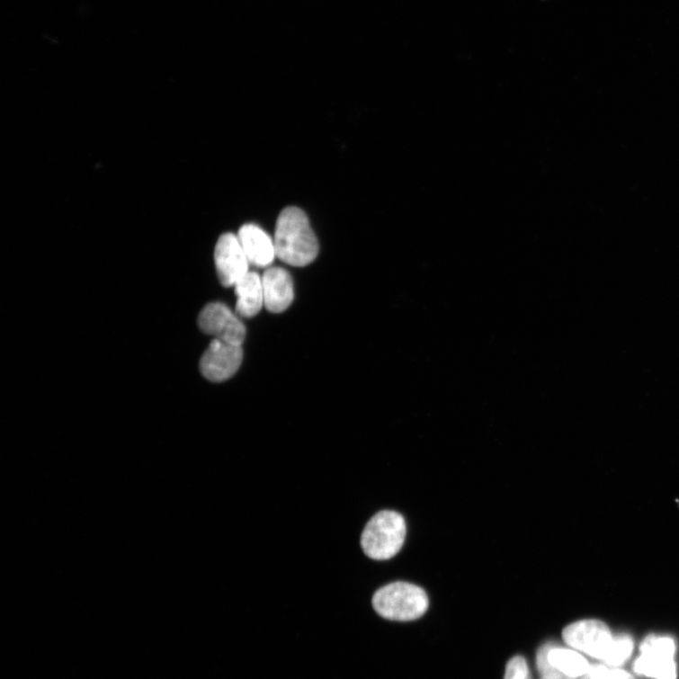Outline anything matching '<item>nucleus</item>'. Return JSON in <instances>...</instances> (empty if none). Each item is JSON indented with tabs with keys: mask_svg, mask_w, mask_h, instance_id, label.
I'll return each instance as SVG.
<instances>
[{
	"mask_svg": "<svg viewBox=\"0 0 679 679\" xmlns=\"http://www.w3.org/2000/svg\"><path fill=\"white\" fill-rule=\"evenodd\" d=\"M242 362V345L213 339L201 360V371L210 381L223 382L235 376Z\"/></svg>",
	"mask_w": 679,
	"mask_h": 679,
	"instance_id": "nucleus-6",
	"label": "nucleus"
},
{
	"mask_svg": "<svg viewBox=\"0 0 679 679\" xmlns=\"http://www.w3.org/2000/svg\"><path fill=\"white\" fill-rule=\"evenodd\" d=\"M238 298L237 314L239 317L251 318L257 316L264 305L262 278L256 272L248 273L236 284Z\"/></svg>",
	"mask_w": 679,
	"mask_h": 679,
	"instance_id": "nucleus-10",
	"label": "nucleus"
},
{
	"mask_svg": "<svg viewBox=\"0 0 679 679\" xmlns=\"http://www.w3.org/2000/svg\"><path fill=\"white\" fill-rule=\"evenodd\" d=\"M250 264L258 268L268 267L277 257L274 239L255 224L241 227L237 235Z\"/></svg>",
	"mask_w": 679,
	"mask_h": 679,
	"instance_id": "nucleus-9",
	"label": "nucleus"
},
{
	"mask_svg": "<svg viewBox=\"0 0 679 679\" xmlns=\"http://www.w3.org/2000/svg\"><path fill=\"white\" fill-rule=\"evenodd\" d=\"M638 674L656 679H675L674 657L659 654H642L634 666Z\"/></svg>",
	"mask_w": 679,
	"mask_h": 679,
	"instance_id": "nucleus-12",
	"label": "nucleus"
},
{
	"mask_svg": "<svg viewBox=\"0 0 679 679\" xmlns=\"http://www.w3.org/2000/svg\"><path fill=\"white\" fill-rule=\"evenodd\" d=\"M407 535L404 517L393 511L374 515L362 532L361 546L367 557L385 560L395 557L402 549Z\"/></svg>",
	"mask_w": 679,
	"mask_h": 679,
	"instance_id": "nucleus-3",
	"label": "nucleus"
},
{
	"mask_svg": "<svg viewBox=\"0 0 679 679\" xmlns=\"http://www.w3.org/2000/svg\"><path fill=\"white\" fill-rule=\"evenodd\" d=\"M675 650L672 639L666 637H648L641 646L642 654H659L674 657Z\"/></svg>",
	"mask_w": 679,
	"mask_h": 679,
	"instance_id": "nucleus-14",
	"label": "nucleus"
},
{
	"mask_svg": "<svg viewBox=\"0 0 679 679\" xmlns=\"http://www.w3.org/2000/svg\"><path fill=\"white\" fill-rule=\"evenodd\" d=\"M215 261L220 282L225 287H235L249 272V262L239 238L225 234L216 246Z\"/></svg>",
	"mask_w": 679,
	"mask_h": 679,
	"instance_id": "nucleus-7",
	"label": "nucleus"
},
{
	"mask_svg": "<svg viewBox=\"0 0 679 679\" xmlns=\"http://www.w3.org/2000/svg\"><path fill=\"white\" fill-rule=\"evenodd\" d=\"M608 679H634V677L624 670L609 669Z\"/></svg>",
	"mask_w": 679,
	"mask_h": 679,
	"instance_id": "nucleus-18",
	"label": "nucleus"
},
{
	"mask_svg": "<svg viewBox=\"0 0 679 679\" xmlns=\"http://www.w3.org/2000/svg\"><path fill=\"white\" fill-rule=\"evenodd\" d=\"M541 679H576L575 677L568 676L560 673L558 670H553L546 675H541Z\"/></svg>",
	"mask_w": 679,
	"mask_h": 679,
	"instance_id": "nucleus-19",
	"label": "nucleus"
},
{
	"mask_svg": "<svg viewBox=\"0 0 679 679\" xmlns=\"http://www.w3.org/2000/svg\"><path fill=\"white\" fill-rule=\"evenodd\" d=\"M372 604L377 613L385 619L409 622L428 611L430 600L421 587L398 581L377 591Z\"/></svg>",
	"mask_w": 679,
	"mask_h": 679,
	"instance_id": "nucleus-2",
	"label": "nucleus"
},
{
	"mask_svg": "<svg viewBox=\"0 0 679 679\" xmlns=\"http://www.w3.org/2000/svg\"><path fill=\"white\" fill-rule=\"evenodd\" d=\"M608 671L604 666H590L588 671L581 676V679H608Z\"/></svg>",
	"mask_w": 679,
	"mask_h": 679,
	"instance_id": "nucleus-17",
	"label": "nucleus"
},
{
	"mask_svg": "<svg viewBox=\"0 0 679 679\" xmlns=\"http://www.w3.org/2000/svg\"><path fill=\"white\" fill-rule=\"evenodd\" d=\"M632 651L633 641L630 636L621 635L615 637L603 662L611 666L623 665L631 656Z\"/></svg>",
	"mask_w": 679,
	"mask_h": 679,
	"instance_id": "nucleus-13",
	"label": "nucleus"
},
{
	"mask_svg": "<svg viewBox=\"0 0 679 679\" xmlns=\"http://www.w3.org/2000/svg\"><path fill=\"white\" fill-rule=\"evenodd\" d=\"M201 331L215 339L242 345L246 339V327L239 317L225 304L217 302L207 305L200 315Z\"/></svg>",
	"mask_w": 679,
	"mask_h": 679,
	"instance_id": "nucleus-5",
	"label": "nucleus"
},
{
	"mask_svg": "<svg viewBox=\"0 0 679 679\" xmlns=\"http://www.w3.org/2000/svg\"><path fill=\"white\" fill-rule=\"evenodd\" d=\"M552 647V644L543 645L537 652L536 665L540 675H546L555 670L549 661V653Z\"/></svg>",
	"mask_w": 679,
	"mask_h": 679,
	"instance_id": "nucleus-16",
	"label": "nucleus"
},
{
	"mask_svg": "<svg viewBox=\"0 0 679 679\" xmlns=\"http://www.w3.org/2000/svg\"><path fill=\"white\" fill-rule=\"evenodd\" d=\"M570 648L603 661L613 637L608 626L598 620H582L567 627L562 632Z\"/></svg>",
	"mask_w": 679,
	"mask_h": 679,
	"instance_id": "nucleus-4",
	"label": "nucleus"
},
{
	"mask_svg": "<svg viewBox=\"0 0 679 679\" xmlns=\"http://www.w3.org/2000/svg\"><path fill=\"white\" fill-rule=\"evenodd\" d=\"M274 243L277 257L296 267L312 264L319 252L318 241L308 217L297 207H288L281 212Z\"/></svg>",
	"mask_w": 679,
	"mask_h": 679,
	"instance_id": "nucleus-1",
	"label": "nucleus"
},
{
	"mask_svg": "<svg viewBox=\"0 0 679 679\" xmlns=\"http://www.w3.org/2000/svg\"><path fill=\"white\" fill-rule=\"evenodd\" d=\"M550 665L558 671L571 677H581L589 669L590 665L578 652L553 645L549 653Z\"/></svg>",
	"mask_w": 679,
	"mask_h": 679,
	"instance_id": "nucleus-11",
	"label": "nucleus"
},
{
	"mask_svg": "<svg viewBox=\"0 0 679 679\" xmlns=\"http://www.w3.org/2000/svg\"><path fill=\"white\" fill-rule=\"evenodd\" d=\"M504 679H532L526 658L516 656L507 665Z\"/></svg>",
	"mask_w": 679,
	"mask_h": 679,
	"instance_id": "nucleus-15",
	"label": "nucleus"
},
{
	"mask_svg": "<svg viewBox=\"0 0 679 679\" xmlns=\"http://www.w3.org/2000/svg\"><path fill=\"white\" fill-rule=\"evenodd\" d=\"M264 306L270 313L281 314L292 304L294 281L289 272L281 267L266 269L262 277Z\"/></svg>",
	"mask_w": 679,
	"mask_h": 679,
	"instance_id": "nucleus-8",
	"label": "nucleus"
}]
</instances>
